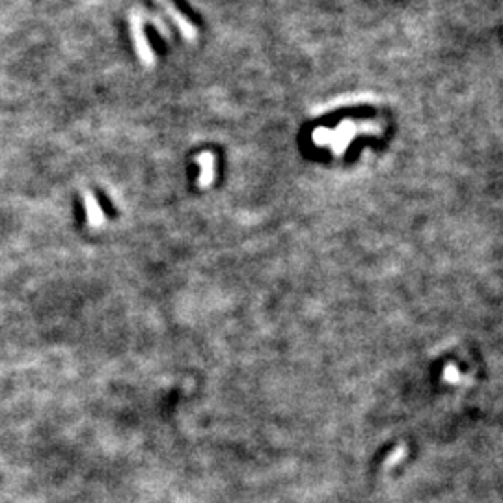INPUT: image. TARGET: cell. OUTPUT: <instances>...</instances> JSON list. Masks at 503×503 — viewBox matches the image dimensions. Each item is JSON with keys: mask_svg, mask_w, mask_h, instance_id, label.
<instances>
[{"mask_svg": "<svg viewBox=\"0 0 503 503\" xmlns=\"http://www.w3.org/2000/svg\"><path fill=\"white\" fill-rule=\"evenodd\" d=\"M129 28L131 36H133V43H135V51L138 54V58L144 65L153 67L157 62V56L151 45H149L146 32H144V17L138 8H133V12L129 15Z\"/></svg>", "mask_w": 503, "mask_h": 503, "instance_id": "cell-1", "label": "cell"}, {"mask_svg": "<svg viewBox=\"0 0 503 503\" xmlns=\"http://www.w3.org/2000/svg\"><path fill=\"white\" fill-rule=\"evenodd\" d=\"M157 4L166 12V15L170 17V21L177 26V30L183 38L187 39V41H196L198 39V28L194 26V23L188 19L187 15H183V13L177 10L172 0H155Z\"/></svg>", "mask_w": 503, "mask_h": 503, "instance_id": "cell-2", "label": "cell"}, {"mask_svg": "<svg viewBox=\"0 0 503 503\" xmlns=\"http://www.w3.org/2000/svg\"><path fill=\"white\" fill-rule=\"evenodd\" d=\"M194 162L200 168V174H198V187L209 188L214 183L216 177V157L213 151H201L196 155Z\"/></svg>", "mask_w": 503, "mask_h": 503, "instance_id": "cell-3", "label": "cell"}, {"mask_svg": "<svg viewBox=\"0 0 503 503\" xmlns=\"http://www.w3.org/2000/svg\"><path fill=\"white\" fill-rule=\"evenodd\" d=\"M84 209H86V222L90 227H101L107 222V214H104L103 207L97 201V196L91 190H84L82 192Z\"/></svg>", "mask_w": 503, "mask_h": 503, "instance_id": "cell-4", "label": "cell"}, {"mask_svg": "<svg viewBox=\"0 0 503 503\" xmlns=\"http://www.w3.org/2000/svg\"><path fill=\"white\" fill-rule=\"evenodd\" d=\"M138 10H140V13H142V17H148V19H144V21H149V23L155 26V28H159V32H161L164 38H170V28H168L166 23H164V21H162L157 13L148 12L146 8H138Z\"/></svg>", "mask_w": 503, "mask_h": 503, "instance_id": "cell-5", "label": "cell"}]
</instances>
